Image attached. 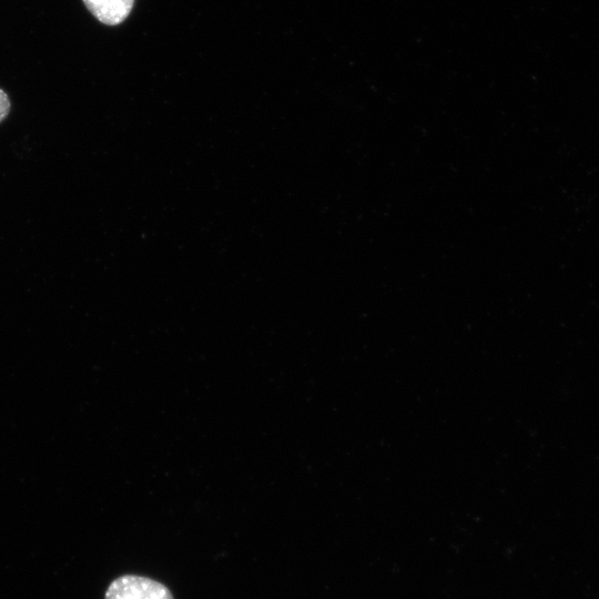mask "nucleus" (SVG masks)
<instances>
[{"label": "nucleus", "instance_id": "f257e3e1", "mask_svg": "<svg viewBox=\"0 0 599 599\" xmlns=\"http://www.w3.org/2000/svg\"><path fill=\"white\" fill-rule=\"evenodd\" d=\"M104 599H174L162 582L138 575H123L109 585Z\"/></svg>", "mask_w": 599, "mask_h": 599}, {"label": "nucleus", "instance_id": "7ed1b4c3", "mask_svg": "<svg viewBox=\"0 0 599 599\" xmlns=\"http://www.w3.org/2000/svg\"><path fill=\"white\" fill-rule=\"evenodd\" d=\"M11 110V101L8 93L0 88V123L9 115Z\"/></svg>", "mask_w": 599, "mask_h": 599}, {"label": "nucleus", "instance_id": "f03ea898", "mask_svg": "<svg viewBox=\"0 0 599 599\" xmlns=\"http://www.w3.org/2000/svg\"><path fill=\"white\" fill-rule=\"evenodd\" d=\"M83 2L100 22L115 26L126 19L134 0H83Z\"/></svg>", "mask_w": 599, "mask_h": 599}]
</instances>
